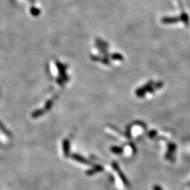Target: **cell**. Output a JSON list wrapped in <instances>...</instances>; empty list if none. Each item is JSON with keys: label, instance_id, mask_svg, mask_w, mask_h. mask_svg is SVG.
<instances>
[{"label": "cell", "instance_id": "cell-1", "mask_svg": "<svg viewBox=\"0 0 190 190\" xmlns=\"http://www.w3.org/2000/svg\"><path fill=\"white\" fill-rule=\"evenodd\" d=\"M113 167H114V169H115V170H116V171L117 172V173H118V174H119L120 178H121V179L122 180H123V182L125 183V184H126V185H127V186H128V180H126V176H125V175H123V174H122V172H121V169L119 168V166H118V165H117V164L116 163H113Z\"/></svg>", "mask_w": 190, "mask_h": 190}, {"label": "cell", "instance_id": "cell-2", "mask_svg": "<svg viewBox=\"0 0 190 190\" xmlns=\"http://www.w3.org/2000/svg\"><path fill=\"white\" fill-rule=\"evenodd\" d=\"M111 152H113V153L117 154H120L123 152V149L121 147H111Z\"/></svg>", "mask_w": 190, "mask_h": 190}, {"label": "cell", "instance_id": "cell-3", "mask_svg": "<svg viewBox=\"0 0 190 190\" xmlns=\"http://www.w3.org/2000/svg\"><path fill=\"white\" fill-rule=\"evenodd\" d=\"M154 190H163L161 188V187H159L158 185H155V186L154 187Z\"/></svg>", "mask_w": 190, "mask_h": 190}]
</instances>
